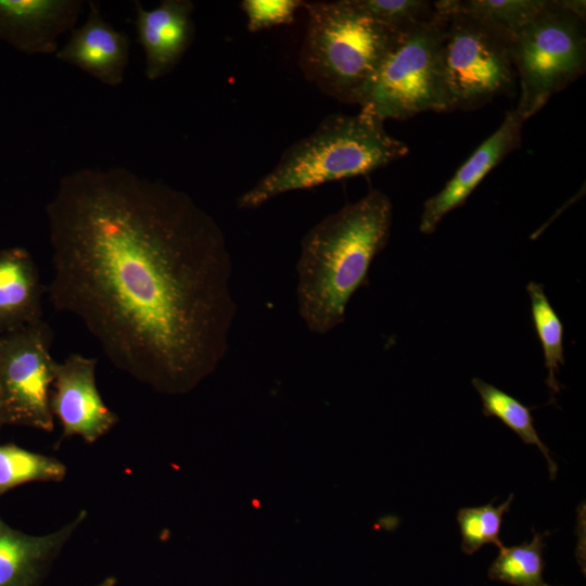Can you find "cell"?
Wrapping results in <instances>:
<instances>
[{
  "label": "cell",
  "instance_id": "6da1fadb",
  "mask_svg": "<svg viewBox=\"0 0 586 586\" xmlns=\"http://www.w3.org/2000/svg\"><path fill=\"white\" fill-rule=\"evenodd\" d=\"M46 216L49 300L116 368L169 395L217 369L238 310L232 257L188 193L125 167L80 168L60 179Z\"/></svg>",
  "mask_w": 586,
  "mask_h": 586
},
{
  "label": "cell",
  "instance_id": "7a4b0ae2",
  "mask_svg": "<svg viewBox=\"0 0 586 586\" xmlns=\"http://www.w3.org/2000/svg\"><path fill=\"white\" fill-rule=\"evenodd\" d=\"M393 205L370 190L313 226L301 241L296 302L306 328L323 335L345 320L347 304L367 283L370 266L385 247Z\"/></svg>",
  "mask_w": 586,
  "mask_h": 586
},
{
  "label": "cell",
  "instance_id": "3957f363",
  "mask_svg": "<svg viewBox=\"0 0 586 586\" xmlns=\"http://www.w3.org/2000/svg\"><path fill=\"white\" fill-rule=\"evenodd\" d=\"M383 123L362 111L324 117L238 198L237 206L254 209L281 194L368 175L406 156L408 145L388 135Z\"/></svg>",
  "mask_w": 586,
  "mask_h": 586
},
{
  "label": "cell",
  "instance_id": "277c9868",
  "mask_svg": "<svg viewBox=\"0 0 586 586\" xmlns=\"http://www.w3.org/2000/svg\"><path fill=\"white\" fill-rule=\"evenodd\" d=\"M307 14L298 65L322 93L357 104L398 31L374 21L352 0L304 1Z\"/></svg>",
  "mask_w": 586,
  "mask_h": 586
},
{
  "label": "cell",
  "instance_id": "5b68a950",
  "mask_svg": "<svg viewBox=\"0 0 586 586\" xmlns=\"http://www.w3.org/2000/svg\"><path fill=\"white\" fill-rule=\"evenodd\" d=\"M446 16L397 33L367 84L359 111L380 120L407 119L423 112H450L443 66Z\"/></svg>",
  "mask_w": 586,
  "mask_h": 586
},
{
  "label": "cell",
  "instance_id": "8992f818",
  "mask_svg": "<svg viewBox=\"0 0 586 586\" xmlns=\"http://www.w3.org/2000/svg\"><path fill=\"white\" fill-rule=\"evenodd\" d=\"M433 4L446 16L443 66L450 111L475 110L497 97L514 95L513 36L453 9L449 0Z\"/></svg>",
  "mask_w": 586,
  "mask_h": 586
},
{
  "label": "cell",
  "instance_id": "52a82bcc",
  "mask_svg": "<svg viewBox=\"0 0 586 586\" xmlns=\"http://www.w3.org/2000/svg\"><path fill=\"white\" fill-rule=\"evenodd\" d=\"M520 86L515 111L526 120L586 68L585 18L564 0L549 1L512 39Z\"/></svg>",
  "mask_w": 586,
  "mask_h": 586
},
{
  "label": "cell",
  "instance_id": "ba28073f",
  "mask_svg": "<svg viewBox=\"0 0 586 586\" xmlns=\"http://www.w3.org/2000/svg\"><path fill=\"white\" fill-rule=\"evenodd\" d=\"M53 332L42 319L0 334V410L3 424L51 432L50 407L56 362Z\"/></svg>",
  "mask_w": 586,
  "mask_h": 586
},
{
  "label": "cell",
  "instance_id": "9c48e42d",
  "mask_svg": "<svg viewBox=\"0 0 586 586\" xmlns=\"http://www.w3.org/2000/svg\"><path fill=\"white\" fill-rule=\"evenodd\" d=\"M97 359L77 353L56 362L50 407L63 437L79 436L94 443L118 422L103 402L95 382Z\"/></svg>",
  "mask_w": 586,
  "mask_h": 586
},
{
  "label": "cell",
  "instance_id": "30bf717a",
  "mask_svg": "<svg viewBox=\"0 0 586 586\" xmlns=\"http://www.w3.org/2000/svg\"><path fill=\"white\" fill-rule=\"evenodd\" d=\"M135 27L144 54V75L157 80L169 74L191 47L195 26L191 0H162L146 9L136 0Z\"/></svg>",
  "mask_w": 586,
  "mask_h": 586
},
{
  "label": "cell",
  "instance_id": "8fae6325",
  "mask_svg": "<svg viewBox=\"0 0 586 586\" xmlns=\"http://www.w3.org/2000/svg\"><path fill=\"white\" fill-rule=\"evenodd\" d=\"M524 123L515 109L506 113L500 126L458 168L442 190L425 201L419 227L422 233L434 232L440 221L461 206L493 168L520 148Z\"/></svg>",
  "mask_w": 586,
  "mask_h": 586
},
{
  "label": "cell",
  "instance_id": "7c38bea8",
  "mask_svg": "<svg viewBox=\"0 0 586 586\" xmlns=\"http://www.w3.org/2000/svg\"><path fill=\"white\" fill-rule=\"evenodd\" d=\"M84 0H0V40L29 55L55 54L73 30Z\"/></svg>",
  "mask_w": 586,
  "mask_h": 586
},
{
  "label": "cell",
  "instance_id": "4fadbf2b",
  "mask_svg": "<svg viewBox=\"0 0 586 586\" xmlns=\"http://www.w3.org/2000/svg\"><path fill=\"white\" fill-rule=\"evenodd\" d=\"M85 23L72 30L67 42L54 54L60 62L87 73L101 84L117 87L129 63V36L109 23L95 1H87Z\"/></svg>",
  "mask_w": 586,
  "mask_h": 586
},
{
  "label": "cell",
  "instance_id": "5bb4252c",
  "mask_svg": "<svg viewBox=\"0 0 586 586\" xmlns=\"http://www.w3.org/2000/svg\"><path fill=\"white\" fill-rule=\"evenodd\" d=\"M44 288L30 253L0 250V334L42 319Z\"/></svg>",
  "mask_w": 586,
  "mask_h": 586
},
{
  "label": "cell",
  "instance_id": "9a60e30c",
  "mask_svg": "<svg viewBox=\"0 0 586 586\" xmlns=\"http://www.w3.org/2000/svg\"><path fill=\"white\" fill-rule=\"evenodd\" d=\"M86 517L81 510L69 523L46 535L25 534L0 517V586H28L39 566L71 538Z\"/></svg>",
  "mask_w": 586,
  "mask_h": 586
},
{
  "label": "cell",
  "instance_id": "2e32d148",
  "mask_svg": "<svg viewBox=\"0 0 586 586\" xmlns=\"http://www.w3.org/2000/svg\"><path fill=\"white\" fill-rule=\"evenodd\" d=\"M472 385L482 399L484 416L498 418L525 444L538 447L546 458L550 479L553 480L557 475L558 466L552 460L548 447L538 436L531 408L480 378H473Z\"/></svg>",
  "mask_w": 586,
  "mask_h": 586
},
{
  "label": "cell",
  "instance_id": "e0dca14e",
  "mask_svg": "<svg viewBox=\"0 0 586 586\" xmlns=\"http://www.w3.org/2000/svg\"><path fill=\"white\" fill-rule=\"evenodd\" d=\"M526 291L531 300V310L534 327L544 352L545 367L548 371L546 383L558 393L560 390L557 373L564 365L563 323L551 306L544 291V285L534 281L528 282Z\"/></svg>",
  "mask_w": 586,
  "mask_h": 586
},
{
  "label": "cell",
  "instance_id": "ac0fdd59",
  "mask_svg": "<svg viewBox=\"0 0 586 586\" xmlns=\"http://www.w3.org/2000/svg\"><path fill=\"white\" fill-rule=\"evenodd\" d=\"M548 534L535 533L531 542L499 548L488 569L489 578L514 586H545L543 552Z\"/></svg>",
  "mask_w": 586,
  "mask_h": 586
},
{
  "label": "cell",
  "instance_id": "d6986e66",
  "mask_svg": "<svg viewBox=\"0 0 586 586\" xmlns=\"http://www.w3.org/2000/svg\"><path fill=\"white\" fill-rule=\"evenodd\" d=\"M65 474L66 467L53 457L0 445V495L28 482H60Z\"/></svg>",
  "mask_w": 586,
  "mask_h": 586
},
{
  "label": "cell",
  "instance_id": "ffe728a7",
  "mask_svg": "<svg viewBox=\"0 0 586 586\" xmlns=\"http://www.w3.org/2000/svg\"><path fill=\"white\" fill-rule=\"evenodd\" d=\"M548 0H449L453 9L514 36L532 22Z\"/></svg>",
  "mask_w": 586,
  "mask_h": 586
},
{
  "label": "cell",
  "instance_id": "44dd1931",
  "mask_svg": "<svg viewBox=\"0 0 586 586\" xmlns=\"http://www.w3.org/2000/svg\"><path fill=\"white\" fill-rule=\"evenodd\" d=\"M513 497V494H510L508 499L497 507L489 502L458 510L457 522L461 535V550L466 555H473L485 544H494L498 548L504 546L499 533L504 514L510 509Z\"/></svg>",
  "mask_w": 586,
  "mask_h": 586
},
{
  "label": "cell",
  "instance_id": "7402d4cb",
  "mask_svg": "<svg viewBox=\"0 0 586 586\" xmlns=\"http://www.w3.org/2000/svg\"><path fill=\"white\" fill-rule=\"evenodd\" d=\"M356 8L393 31L407 29L436 15L424 0H352Z\"/></svg>",
  "mask_w": 586,
  "mask_h": 586
},
{
  "label": "cell",
  "instance_id": "603a6c76",
  "mask_svg": "<svg viewBox=\"0 0 586 586\" xmlns=\"http://www.w3.org/2000/svg\"><path fill=\"white\" fill-rule=\"evenodd\" d=\"M302 0H243L240 3L246 16L247 30L260 31L294 22L296 11L303 7Z\"/></svg>",
  "mask_w": 586,
  "mask_h": 586
},
{
  "label": "cell",
  "instance_id": "cb8c5ba5",
  "mask_svg": "<svg viewBox=\"0 0 586 586\" xmlns=\"http://www.w3.org/2000/svg\"><path fill=\"white\" fill-rule=\"evenodd\" d=\"M545 586H549V585L546 584Z\"/></svg>",
  "mask_w": 586,
  "mask_h": 586
}]
</instances>
